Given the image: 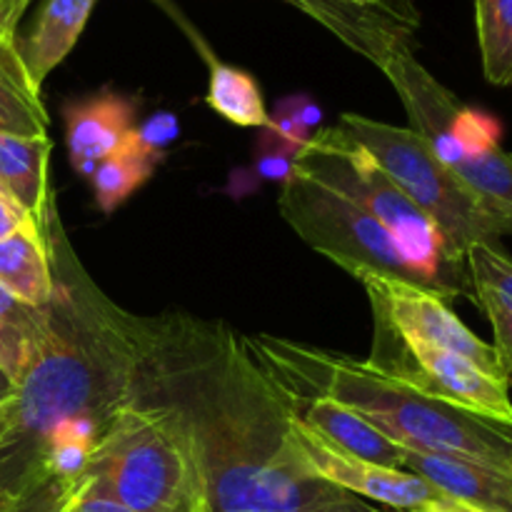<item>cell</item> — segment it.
<instances>
[{
  "mask_svg": "<svg viewBox=\"0 0 512 512\" xmlns=\"http://www.w3.org/2000/svg\"><path fill=\"white\" fill-rule=\"evenodd\" d=\"M358 280L368 293L373 313L383 315L390 328L403 335L405 340H418V343L458 353L480 365L485 373L505 380L498 350L480 340L453 313L450 300H445L443 295L433 293L418 283H410V280L390 278V275L368 273Z\"/></svg>",
  "mask_w": 512,
  "mask_h": 512,
  "instance_id": "9c48e42d",
  "label": "cell"
},
{
  "mask_svg": "<svg viewBox=\"0 0 512 512\" xmlns=\"http://www.w3.org/2000/svg\"><path fill=\"white\" fill-rule=\"evenodd\" d=\"M260 368L293 395H320L355 410L385 438L405 448L460 455L512 473V423L485 418L423 393L368 360L308 343L243 335Z\"/></svg>",
  "mask_w": 512,
  "mask_h": 512,
  "instance_id": "3957f363",
  "label": "cell"
},
{
  "mask_svg": "<svg viewBox=\"0 0 512 512\" xmlns=\"http://www.w3.org/2000/svg\"><path fill=\"white\" fill-rule=\"evenodd\" d=\"M13 395H15V383L10 380V375L5 373V368L0 365V415L8 410V405L13 403Z\"/></svg>",
  "mask_w": 512,
  "mask_h": 512,
  "instance_id": "4dcf8cb0",
  "label": "cell"
},
{
  "mask_svg": "<svg viewBox=\"0 0 512 512\" xmlns=\"http://www.w3.org/2000/svg\"><path fill=\"white\" fill-rule=\"evenodd\" d=\"M210 78H208V100L210 108L225 120L243 128H265L270 123V113L265 108L263 90L258 80L243 68L220 63L208 58Z\"/></svg>",
  "mask_w": 512,
  "mask_h": 512,
  "instance_id": "ac0fdd59",
  "label": "cell"
},
{
  "mask_svg": "<svg viewBox=\"0 0 512 512\" xmlns=\"http://www.w3.org/2000/svg\"><path fill=\"white\" fill-rule=\"evenodd\" d=\"M95 3L98 0H45L33 30L18 40L20 58L38 88L75 48Z\"/></svg>",
  "mask_w": 512,
  "mask_h": 512,
  "instance_id": "9a60e30c",
  "label": "cell"
},
{
  "mask_svg": "<svg viewBox=\"0 0 512 512\" xmlns=\"http://www.w3.org/2000/svg\"><path fill=\"white\" fill-rule=\"evenodd\" d=\"M50 150L53 143L48 135H0V183L45 235L58 218L48 180Z\"/></svg>",
  "mask_w": 512,
  "mask_h": 512,
  "instance_id": "4fadbf2b",
  "label": "cell"
},
{
  "mask_svg": "<svg viewBox=\"0 0 512 512\" xmlns=\"http://www.w3.org/2000/svg\"><path fill=\"white\" fill-rule=\"evenodd\" d=\"M365 148L385 175L418 205L445 240L450 258L465 263L473 245H495L512 235V223L478 198L458 175L445 168L415 130L345 113L338 125Z\"/></svg>",
  "mask_w": 512,
  "mask_h": 512,
  "instance_id": "8992f818",
  "label": "cell"
},
{
  "mask_svg": "<svg viewBox=\"0 0 512 512\" xmlns=\"http://www.w3.org/2000/svg\"><path fill=\"white\" fill-rule=\"evenodd\" d=\"M0 193H3V195H8V190L3 188V183H0ZM8 198H10V195H8Z\"/></svg>",
  "mask_w": 512,
  "mask_h": 512,
  "instance_id": "d6a6232c",
  "label": "cell"
},
{
  "mask_svg": "<svg viewBox=\"0 0 512 512\" xmlns=\"http://www.w3.org/2000/svg\"><path fill=\"white\" fill-rule=\"evenodd\" d=\"M135 140L143 150L158 158L160 150L178 138V118L173 113H158L143 125H135Z\"/></svg>",
  "mask_w": 512,
  "mask_h": 512,
  "instance_id": "d4e9b609",
  "label": "cell"
},
{
  "mask_svg": "<svg viewBox=\"0 0 512 512\" xmlns=\"http://www.w3.org/2000/svg\"><path fill=\"white\" fill-rule=\"evenodd\" d=\"M85 478L133 512H208L188 420L175 405L138 393L103 425Z\"/></svg>",
  "mask_w": 512,
  "mask_h": 512,
  "instance_id": "277c9868",
  "label": "cell"
},
{
  "mask_svg": "<svg viewBox=\"0 0 512 512\" xmlns=\"http://www.w3.org/2000/svg\"><path fill=\"white\" fill-rule=\"evenodd\" d=\"M295 170L343 193L378 220L393 240L413 283L443 295L445 300L460 295L475 300L468 263H455L450 258L438 225L410 203L408 195L380 170L368 150L350 140L338 125L310 138L300 150Z\"/></svg>",
  "mask_w": 512,
  "mask_h": 512,
  "instance_id": "5b68a950",
  "label": "cell"
},
{
  "mask_svg": "<svg viewBox=\"0 0 512 512\" xmlns=\"http://www.w3.org/2000/svg\"><path fill=\"white\" fill-rule=\"evenodd\" d=\"M475 303L483 308L490 325H493V348L498 350L500 365H503L505 373V383L512 385V303L510 300L500 298L493 290L485 288H475Z\"/></svg>",
  "mask_w": 512,
  "mask_h": 512,
  "instance_id": "603a6c76",
  "label": "cell"
},
{
  "mask_svg": "<svg viewBox=\"0 0 512 512\" xmlns=\"http://www.w3.org/2000/svg\"><path fill=\"white\" fill-rule=\"evenodd\" d=\"M338 3L378 10V13L398 20V23H403L405 28H410V30L418 28V23H420V15H418V10H415L413 0H338Z\"/></svg>",
  "mask_w": 512,
  "mask_h": 512,
  "instance_id": "484cf974",
  "label": "cell"
},
{
  "mask_svg": "<svg viewBox=\"0 0 512 512\" xmlns=\"http://www.w3.org/2000/svg\"><path fill=\"white\" fill-rule=\"evenodd\" d=\"M68 512H133V510L125 508V505L118 503V500L108 498V495L95 493V490L90 488L88 478L83 475V483H80L78 493H75Z\"/></svg>",
  "mask_w": 512,
  "mask_h": 512,
  "instance_id": "4316f807",
  "label": "cell"
},
{
  "mask_svg": "<svg viewBox=\"0 0 512 512\" xmlns=\"http://www.w3.org/2000/svg\"><path fill=\"white\" fill-rule=\"evenodd\" d=\"M473 288L498 293L512 303V260L495 245H473L465 255Z\"/></svg>",
  "mask_w": 512,
  "mask_h": 512,
  "instance_id": "7402d4cb",
  "label": "cell"
},
{
  "mask_svg": "<svg viewBox=\"0 0 512 512\" xmlns=\"http://www.w3.org/2000/svg\"><path fill=\"white\" fill-rule=\"evenodd\" d=\"M400 450H403L400 470L423 478L445 498L512 512V473L508 470L493 468L480 460L460 458V455L428 453V450L405 448V445H400Z\"/></svg>",
  "mask_w": 512,
  "mask_h": 512,
  "instance_id": "7c38bea8",
  "label": "cell"
},
{
  "mask_svg": "<svg viewBox=\"0 0 512 512\" xmlns=\"http://www.w3.org/2000/svg\"><path fill=\"white\" fill-rule=\"evenodd\" d=\"M133 393L175 405L188 420L208 512H395L295 463L288 445L293 400L225 323L148 318Z\"/></svg>",
  "mask_w": 512,
  "mask_h": 512,
  "instance_id": "6da1fadb",
  "label": "cell"
},
{
  "mask_svg": "<svg viewBox=\"0 0 512 512\" xmlns=\"http://www.w3.org/2000/svg\"><path fill=\"white\" fill-rule=\"evenodd\" d=\"M368 363L433 398L500 423H512V400L505 380L485 373L463 355L405 340L378 313H373V353Z\"/></svg>",
  "mask_w": 512,
  "mask_h": 512,
  "instance_id": "ba28073f",
  "label": "cell"
},
{
  "mask_svg": "<svg viewBox=\"0 0 512 512\" xmlns=\"http://www.w3.org/2000/svg\"><path fill=\"white\" fill-rule=\"evenodd\" d=\"M65 145L73 168L90 178L95 165L118 153L135 130V103L120 93L93 95L65 105Z\"/></svg>",
  "mask_w": 512,
  "mask_h": 512,
  "instance_id": "8fae6325",
  "label": "cell"
},
{
  "mask_svg": "<svg viewBox=\"0 0 512 512\" xmlns=\"http://www.w3.org/2000/svg\"><path fill=\"white\" fill-rule=\"evenodd\" d=\"M153 170L155 155L140 148L135 135H130L128 143L118 153H113L103 163L95 165L93 175H90L98 208L103 213H113L115 208H120L153 175Z\"/></svg>",
  "mask_w": 512,
  "mask_h": 512,
  "instance_id": "ffe728a7",
  "label": "cell"
},
{
  "mask_svg": "<svg viewBox=\"0 0 512 512\" xmlns=\"http://www.w3.org/2000/svg\"><path fill=\"white\" fill-rule=\"evenodd\" d=\"M20 18L0 3V40H18Z\"/></svg>",
  "mask_w": 512,
  "mask_h": 512,
  "instance_id": "f546056e",
  "label": "cell"
},
{
  "mask_svg": "<svg viewBox=\"0 0 512 512\" xmlns=\"http://www.w3.org/2000/svg\"><path fill=\"white\" fill-rule=\"evenodd\" d=\"M0 135H48V110L25 70L18 40H0Z\"/></svg>",
  "mask_w": 512,
  "mask_h": 512,
  "instance_id": "e0dca14e",
  "label": "cell"
},
{
  "mask_svg": "<svg viewBox=\"0 0 512 512\" xmlns=\"http://www.w3.org/2000/svg\"><path fill=\"white\" fill-rule=\"evenodd\" d=\"M15 500L18 498H15L8 488H3V485H0V512H13Z\"/></svg>",
  "mask_w": 512,
  "mask_h": 512,
  "instance_id": "1f68e13d",
  "label": "cell"
},
{
  "mask_svg": "<svg viewBox=\"0 0 512 512\" xmlns=\"http://www.w3.org/2000/svg\"><path fill=\"white\" fill-rule=\"evenodd\" d=\"M288 395L293 400L295 415L308 428H313L315 433L330 440L335 448L345 450L355 458L400 470V458H403L400 445L385 438L378 428H373L368 420L360 418L355 410L345 408V405L335 403L330 398H320V395H293L290 390Z\"/></svg>",
  "mask_w": 512,
  "mask_h": 512,
  "instance_id": "5bb4252c",
  "label": "cell"
},
{
  "mask_svg": "<svg viewBox=\"0 0 512 512\" xmlns=\"http://www.w3.org/2000/svg\"><path fill=\"white\" fill-rule=\"evenodd\" d=\"M410 512H500V510H490V508H480V505L473 503H463V500L455 498H445V495H438V498L428 500L420 508L410 510Z\"/></svg>",
  "mask_w": 512,
  "mask_h": 512,
  "instance_id": "f1b7e54d",
  "label": "cell"
},
{
  "mask_svg": "<svg viewBox=\"0 0 512 512\" xmlns=\"http://www.w3.org/2000/svg\"><path fill=\"white\" fill-rule=\"evenodd\" d=\"M80 483L83 478L70 480V483L55 478L38 480L18 495L13 512H68Z\"/></svg>",
  "mask_w": 512,
  "mask_h": 512,
  "instance_id": "cb8c5ba5",
  "label": "cell"
},
{
  "mask_svg": "<svg viewBox=\"0 0 512 512\" xmlns=\"http://www.w3.org/2000/svg\"><path fill=\"white\" fill-rule=\"evenodd\" d=\"M278 208L310 248L353 278L375 273L413 283L383 225L338 190L293 168L280 190Z\"/></svg>",
  "mask_w": 512,
  "mask_h": 512,
  "instance_id": "52a82bcc",
  "label": "cell"
},
{
  "mask_svg": "<svg viewBox=\"0 0 512 512\" xmlns=\"http://www.w3.org/2000/svg\"><path fill=\"white\" fill-rule=\"evenodd\" d=\"M48 238L55 275L48 325L0 415V485L15 498L43 480L40 455L58 425L85 418L103 428L128 403L148 340V318L100 293L58 218Z\"/></svg>",
  "mask_w": 512,
  "mask_h": 512,
  "instance_id": "7a4b0ae2",
  "label": "cell"
},
{
  "mask_svg": "<svg viewBox=\"0 0 512 512\" xmlns=\"http://www.w3.org/2000/svg\"><path fill=\"white\" fill-rule=\"evenodd\" d=\"M288 445L295 463L305 473L323 480V483L335 485V488L345 490L355 498L380 505V508L410 512L440 495L418 475L398 468H385V465L355 458V455L335 448L330 440L308 428L295 415V408L288 428Z\"/></svg>",
  "mask_w": 512,
  "mask_h": 512,
  "instance_id": "30bf717a",
  "label": "cell"
},
{
  "mask_svg": "<svg viewBox=\"0 0 512 512\" xmlns=\"http://www.w3.org/2000/svg\"><path fill=\"white\" fill-rule=\"evenodd\" d=\"M483 73L493 85H512V0H475Z\"/></svg>",
  "mask_w": 512,
  "mask_h": 512,
  "instance_id": "44dd1931",
  "label": "cell"
},
{
  "mask_svg": "<svg viewBox=\"0 0 512 512\" xmlns=\"http://www.w3.org/2000/svg\"><path fill=\"white\" fill-rule=\"evenodd\" d=\"M25 225H35V223L28 218V213H25L13 198L0 193V240H3L5 235L15 233V230L25 228ZM35 228H38V225H35Z\"/></svg>",
  "mask_w": 512,
  "mask_h": 512,
  "instance_id": "83f0119b",
  "label": "cell"
},
{
  "mask_svg": "<svg viewBox=\"0 0 512 512\" xmlns=\"http://www.w3.org/2000/svg\"><path fill=\"white\" fill-rule=\"evenodd\" d=\"M0 285L33 308H45L53 300L50 238L43 230L25 225L0 240Z\"/></svg>",
  "mask_w": 512,
  "mask_h": 512,
  "instance_id": "2e32d148",
  "label": "cell"
},
{
  "mask_svg": "<svg viewBox=\"0 0 512 512\" xmlns=\"http://www.w3.org/2000/svg\"><path fill=\"white\" fill-rule=\"evenodd\" d=\"M48 325L45 308H33L0 285V365L18 383Z\"/></svg>",
  "mask_w": 512,
  "mask_h": 512,
  "instance_id": "d6986e66",
  "label": "cell"
}]
</instances>
